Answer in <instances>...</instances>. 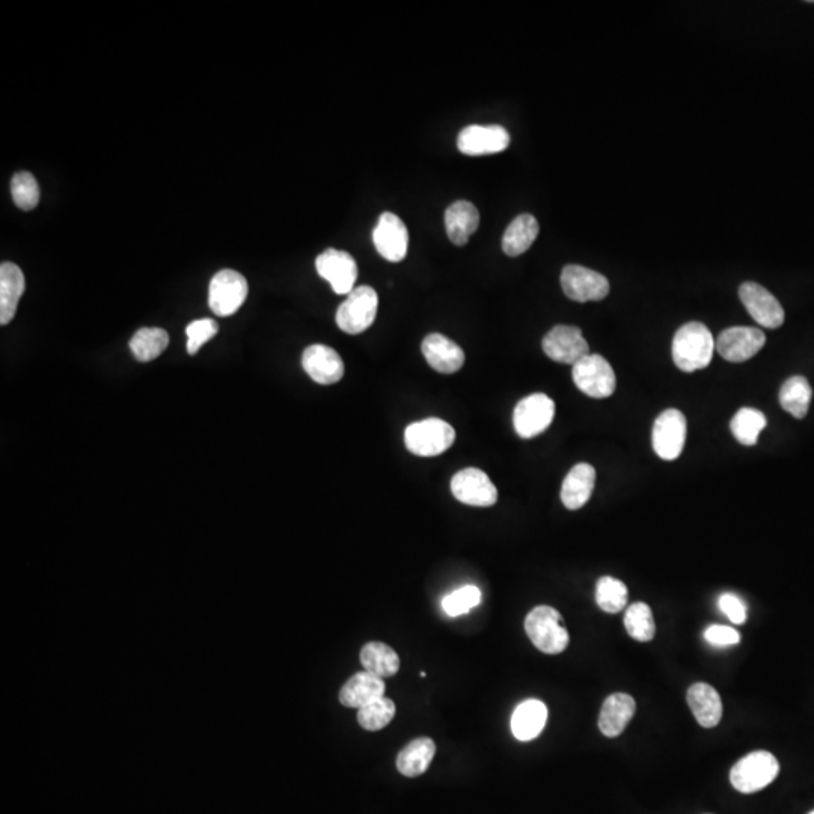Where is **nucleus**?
<instances>
[{
  "instance_id": "obj_1",
  "label": "nucleus",
  "mask_w": 814,
  "mask_h": 814,
  "mask_svg": "<svg viewBox=\"0 0 814 814\" xmlns=\"http://www.w3.org/2000/svg\"><path fill=\"white\" fill-rule=\"evenodd\" d=\"M715 340L712 332L700 322H689L673 338V361L685 373L703 370L714 358Z\"/></svg>"
},
{
  "instance_id": "obj_2",
  "label": "nucleus",
  "mask_w": 814,
  "mask_h": 814,
  "mask_svg": "<svg viewBox=\"0 0 814 814\" xmlns=\"http://www.w3.org/2000/svg\"><path fill=\"white\" fill-rule=\"evenodd\" d=\"M525 632L531 643L546 655H560L569 646V632L560 613L552 606H537L525 619Z\"/></svg>"
},
{
  "instance_id": "obj_3",
  "label": "nucleus",
  "mask_w": 814,
  "mask_h": 814,
  "mask_svg": "<svg viewBox=\"0 0 814 814\" xmlns=\"http://www.w3.org/2000/svg\"><path fill=\"white\" fill-rule=\"evenodd\" d=\"M456 432L447 421L427 418L407 426L404 430V444L415 456L435 457L453 447Z\"/></svg>"
},
{
  "instance_id": "obj_4",
  "label": "nucleus",
  "mask_w": 814,
  "mask_h": 814,
  "mask_svg": "<svg viewBox=\"0 0 814 814\" xmlns=\"http://www.w3.org/2000/svg\"><path fill=\"white\" fill-rule=\"evenodd\" d=\"M379 307V296L370 285L356 287L338 308V328L350 335L362 334L373 326Z\"/></svg>"
},
{
  "instance_id": "obj_5",
  "label": "nucleus",
  "mask_w": 814,
  "mask_h": 814,
  "mask_svg": "<svg viewBox=\"0 0 814 814\" xmlns=\"http://www.w3.org/2000/svg\"><path fill=\"white\" fill-rule=\"evenodd\" d=\"M780 765L774 754L754 751L742 757L730 772L732 786L741 793H754L768 787L777 778Z\"/></svg>"
},
{
  "instance_id": "obj_6",
  "label": "nucleus",
  "mask_w": 814,
  "mask_h": 814,
  "mask_svg": "<svg viewBox=\"0 0 814 814\" xmlns=\"http://www.w3.org/2000/svg\"><path fill=\"white\" fill-rule=\"evenodd\" d=\"M573 382L591 398H608L617 388L613 367L600 355H587L573 365Z\"/></svg>"
},
{
  "instance_id": "obj_7",
  "label": "nucleus",
  "mask_w": 814,
  "mask_h": 814,
  "mask_svg": "<svg viewBox=\"0 0 814 814\" xmlns=\"http://www.w3.org/2000/svg\"><path fill=\"white\" fill-rule=\"evenodd\" d=\"M248 293V281L242 273L230 269L221 270L210 281V308L216 316H233L245 303Z\"/></svg>"
},
{
  "instance_id": "obj_8",
  "label": "nucleus",
  "mask_w": 814,
  "mask_h": 814,
  "mask_svg": "<svg viewBox=\"0 0 814 814\" xmlns=\"http://www.w3.org/2000/svg\"><path fill=\"white\" fill-rule=\"evenodd\" d=\"M554 417V400L537 392L519 401L513 412V426L522 439H533L551 426Z\"/></svg>"
},
{
  "instance_id": "obj_9",
  "label": "nucleus",
  "mask_w": 814,
  "mask_h": 814,
  "mask_svg": "<svg viewBox=\"0 0 814 814\" xmlns=\"http://www.w3.org/2000/svg\"><path fill=\"white\" fill-rule=\"evenodd\" d=\"M686 418L677 409H667L656 418L653 426V450L662 460L679 459L686 441Z\"/></svg>"
},
{
  "instance_id": "obj_10",
  "label": "nucleus",
  "mask_w": 814,
  "mask_h": 814,
  "mask_svg": "<svg viewBox=\"0 0 814 814\" xmlns=\"http://www.w3.org/2000/svg\"><path fill=\"white\" fill-rule=\"evenodd\" d=\"M564 294L575 302H596L609 293V282L602 273L594 272L578 264H569L561 272Z\"/></svg>"
},
{
  "instance_id": "obj_11",
  "label": "nucleus",
  "mask_w": 814,
  "mask_h": 814,
  "mask_svg": "<svg viewBox=\"0 0 814 814\" xmlns=\"http://www.w3.org/2000/svg\"><path fill=\"white\" fill-rule=\"evenodd\" d=\"M451 492L462 504L472 507H492L498 501V490L486 472L466 468L457 472L451 480Z\"/></svg>"
},
{
  "instance_id": "obj_12",
  "label": "nucleus",
  "mask_w": 814,
  "mask_h": 814,
  "mask_svg": "<svg viewBox=\"0 0 814 814\" xmlns=\"http://www.w3.org/2000/svg\"><path fill=\"white\" fill-rule=\"evenodd\" d=\"M543 352L552 361L575 365L590 355V347L582 331L576 326L558 325L543 338Z\"/></svg>"
},
{
  "instance_id": "obj_13",
  "label": "nucleus",
  "mask_w": 814,
  "mask_h": 814,
  "mask_svg": "<svg viewBox=\"0 0 814 814\" xmlns=\"http://www.w3.org/2000/svg\"><path fill=\"white\" fill-rule=\"evenodd\" d=\"M317 273L331 284L337 294L349 296L358 281V264L349 252L328 249L317 257Z\"/></svg>"
},
{
  "instance_id": "obj_14",
  "label": "nucleus",
  "mask_w": 814,
  "mask_h": 814,
  "mask_svg": "<svg viewBox=\"0 0 814 814\" xmlns=\"http://www.w3.org/2000/svg\"><path fill=\"white\" fill-rule=\"evenodd\" d=\"M739 297L754 322L763 328L777 329L784 323V310L777 297L756 282H744L739 287Z\"/></svg>"
},
{
  "instance_id": "obj_15",
  "label": "nucleus",
  "mask_w": 814,
  "mask_h": 814,
  "mask_svg": "<svg viewBox=\"0 0 814 814\" xmlns=\"http://www.w3.org/2000/svg\"><path fill=\"white\" fill-rule=\"evenodd\" d=\"M766 337L760 329L735 326L721 332L715 349L729 362H745L756 356L765 346Z\"/></svg>"
},
{
  "instance_id": "obj_16",
  "label": "nucleus",
  "mask_w": 814,
  "mask_h": 814,
  "mask_svg": "<svg viewBox=\"0 0 814 814\" xmlns=\"http://www.w3.org/2000/svg\"><path fill=\"white\" fill-rule=\"evenodd\" d=\"M373 243L377 252L391 263H400L409 248V231L394 213H383L373 231Z\"/></svg>"
},
{
  "instance_id": "obj_17",
  "label": "nucleus",
  "mask_w": 814,
  "mask_h": 814,
  "mask_svg": "<svg viewBox=\"0 0 814 814\" xmlns=\"http://www.w3.org/2000/svg\"><path fill=\"white\" fill-rule=\"evenodd\" d=\"M510 145V135L502 126H468L459 133L457 148L466 156H489L504 151Z\"/></svg>"
},
{
  "instance_id": "obj_18",
  "label": "nucleus",
  "mask_w": 814,
  "mask_h": 814,
  "mask_svg": "<svg viewBox=\"0 0 814 814\" xmlns=\"http://www.w3.org/2000/svg\"><path fill=\"white\" fill-rule=\"evenodd\" d=\"M305 373L319 385H334L344 376V362L337 350L325 344H313L302 355Z\"/></svg>"
},
{
  "instance_id": "obj_19",
  "label": "nucleus",
  "mask_w": 814,
  "mask_h": 814,
  "mask_svg": "<svg viewBox=\"0 0 814 814\" xmlns=\"http://www.w3.org/2000/svg\"><path fill=\"white\" fill-rule=\"evenodd\" d=\"M421 350L427 364L438 373H457L465 364V352L460 349L459 344L442 334L427 335Z\"/></svg>"
},
{
  "instance_id": "obj_20",
  "label": "nucleus",
  "mask_w": 814,
  "mask_h": 814,
  "mask_svg": "<svg viewBox=\"0 0 814 814\" xmlns=\"http://www.w3.org/2000/svg\"><path fill=\"white\" fill-rule=\"evenodd\" d=\"M637 704L628 694H613L606 698L600 709L599 730L606 738H617L625 732L628 724L634 718Z\"/></svg>"
},
{
  "instance_id": "obj_21",
  "label": "nucleus",
  "mask_w": 814,
  "mask_h": 814,
  "mask_svg": "<svg viewBox=\"0 0 814 814\" xmlns=\"http://www.w3.org/2000/svg\"><path fill=\"white\" fill-rule=\"evenodd\" d=\"M695 720L704 729H714L723 718V701L714 686L694 683L686 694Z\"/></svg>"
},
{
  "instance_id": "obj_22",
  "label": "nucleus",
  "mask_w": 814,
  "mask_h": 814,
  "mask_svg": "<svg viewBox=\"0 0 814 814\" xmlns=\"http://www.w3.org/2000/svg\"><path fill=\"white\" fill-rule=\"evenodd\" d=\"M596 484V469L588 463H578L570 469L561 486V501L569 510H579L590 501Z\"/></svg>"
},
{
  "instance_id": "obj_23",
  "label": "nucleus",
  "mask_w": 814,
  "mask_h": 814,
  "mask_svg": "<svg viewBox=\"0 0 814 814\" xmlns=\"http://www.w3.org/2000/svg\"><path fill=\"white\" fill-rule=\"evenodd\" d=\"M26 281L22 269L14 263L0 266V325L7 326L16 316Z\"/></svg>"
},
{
  "instance_id": "obj_24",
  "label": "nucleus",
  "mask_w": 814,
  "mask_h": 814,
  "mask_svg": "<svg viewBox=\"0 0 814 814\" xmlns=\"http://www.w3.org/2000/svg\"><path fill=\"white\" fill-rule=\"evenodd\" d=\"M385 694V682L380 677L362 671L350 677L340 691V703L350 709H361Z\"/></svg>"
},
{
  "instance_id": "obj_25",
  "label": "nucleus",
  "mask_w": 814,
  "mask_h": 814,
  "mask_svg": "<svg viewBox=\"0 0 814 814\" xmlns=\"http://www.w3.org/2000/svg\"><path fill=\"white\" fill-rule=\"evenodd\" d=\"M480 225V213L469 201H456L445 212V230L456 246H465Z\"/></svg>"
},
{
  "instance_id": "obj_26",
  "label": "nucleus",
  "mask_w": 814,
  "mask_h": 814,
  "mask_svg": "<svg viewBox=\"0 0 814 814\" xmlns=\"http://www.w3.org/2000/svg\"><path fill=\"white\" fill-rule=\"evenodd\" d=\"M548 707L540 700H527L516 707L512 717V732L518 741L536 739L545 729Z\"/></svg>"
},
{
  "instance_id": "obj_27",
  "label": "nucleus",
  "mask_w": 814,
  "mask_h": 814,
  "mask_svg": "<svg viewBox=\"0 0 814 814\" xmlns=\"http://www.w3.org/2000/svg\"><path fill=\"white\" fill-rule=\"evenodd\" d=\"M436 754V744L430 738H418L409 742L397 756V769L404 777L415 778L423 775L432 765Z\"/></svg>"
},
{
  "instance_id": "obj_28",
  "label": "nucleus",
  "mask_w": 814,
  "mask_h": 814,
  "mask_svg": "<svg viewBox=\"0 0 814 814\" xmlns=\"http://www.w3.org/2000/svg\"><path fill=\"white\" fill-rule=\"evenodd\" d=\"M539 231V222L533 215L525 213V215L518 216L505 230L504 237H502V251L508 257H519L536 242Z\"/></svg>"
},
{
  "instance_id": "obj_29",
  "label": "nucleus",
  "mask_w": 814,
  "mask_h": 814,
  "mask_svg": "<svg viewBox=\"0 0 814 814\" xmlns=\"http://www.w3.org/2000/svg\"><path fill=\"white\" fill-rule=\"evenodd\" d=\"M361 664L365 671L380 677V679L395 676L400 670V658H398L397 652L386 646V644L377 643V641L365 644L362 647Z\"/></svg>"
},
{
  "instance_id": "obj_30",
  "label": "nucleus",
  "mask_w": 814,
  "mask_h": 814,
  "mask_svg": "<svg viewBox=\"0 0 814 814\" xmlns=\"http://www.w3.org/2000/svg\"><path fill=\"white\" fill-rule=\"evenodd\" d=\"M811 397H813V391H811L810 383L802 376L790 377L780 389L781 407L798 420H802L808 414Z\"/></svg>"
},
{
  "instance_id": "obj_31",
  "label": "nucleus",
  "mask_w": 814,
  "mask_h": 814,
  "mask_svg": "<svg viewBox=\"0 0 814 814\" xmlns=\"http://www.w3.org/2000/svg\"><path fill=\"white\" fill-rule=\"evenodd\" d=\"M169 335L165 329L144 328L139 329L132 340H130V350L136 361L150 362L159 358L168 349Z\"/></svg>"
},
{
  "instance_id": "obj_32",
  "label": "nucleus",
  "mask_w": 814,
  "mask_h": 814,
  "mask_svg": "<svg viewBox=\"0 0 814 814\" xmlns=\"http://www.w3.org/2000/svg\"><path fill=\"white\" fill-rule=\"evenodd\" d=\"M766 427V417L763 412L753 407H742L741 411L733 417L730 423L733 436L739 444L753 447L759 441L760 433Z\"/></svg>"
},
{
  "instance_id": "obj_33",
  "label": "nucleus",
  "mask_w": 814,
  "mask_h": 814,
  "mask_svg": "<svg viewBox=\"0 0 814 814\" xmlns=\"http://www.w3.org/2000/svg\"><path fill=\"white\" fill-rule=\"evenodd\" d=\"M628 587L613 576H603L596 584V603L602 611L617 614L626 608Z\"/></svg>"
},
{
  "instance_id": "obj_34",
  "label": "nucleus",
  "mask_w": 814,
  "mask_h": 814,
  "mask_svg": "<svg viewBox=\"0 0 814 814\" xmlns=\"http://www.w3.org/2000/svg\"><path fill=\"white\" fill-rule=\"evenodd\" d=\"M625 628L635 641H640V643L652 641L655 637L656 626L650 606L644 602L632 603L626 609Z\"/></svg>"
},
{
  "instance_id": "obj_35",
  "label": "nucleus",
  "mask_w": 814,
  "mask_h": 814,
  "mask_svg": "<svg viewBox=\"0 0 814 814\" xmlns=\"http://www.w3.org/2000/svg\"><path fill=\"white\" fill-rule=\"evenodd\" d=\"M395 717V704L391 698H379L358 710L359 726L368 732L385 729Z\"/></svg>"
},
{
  "instance_id": "obj_36",
  "label": "nucleus",
  "mask_w": 814,
  "mask_h": 814,
  "mask_svg": "<svg viewBox=\"0 0 814 814\" xmlns=\"http://www.w3.org/2000/svg\"><path fill=\"white\" fill-rule=\"evenodd\" d=\"M14 204L23 212H31L40 202V186L31 172H17L11 180Z\"/></svg>"
},
{
  "instance_id": "obj_37",
  "label": "nucleus",
  "mask_w": 814,
  "mask_h": 814,
  "mask_svg": "<svg viewBox=\"0 0 814 814\" xmlns=\"http://www.w3.org/2000/svg\"><path fill=\"white\" fill-rule=\"evenodd\" d=\"M481 591L475 585H465L459 590L453 591L442 600V608L450 617L462 616L468 613L469 609L480 605Z\"/></svg>"
},
{
  "instance_id": "obj_38",
  "label": "nucleus",
  "mask_w": 814,
  "mask_h": 814,
  "mask_svg": "<svg viewBox=\"0 0 814 814\" xmlns=\"http://www.w3.org/2000/svg\"><path fill=\"white\" fill-rule=\"evenodd\" d=\"M218 331V323L212 319L195 320V322L190 323L186 328L187 352H189V355H196L207 341L216 337Z\"/></svg>"
},
{
  "instance_id": "obj_39",
  "label": "nucleus",
  "mask_w": 814,
  "mask_h": 814,
  "mask_svg": "<svg viewBox=\"0 0 814 814\" xmlns=\"http://www.w3.org/2000/svg\"><path fill=\"white\" fill-rule=\"evenodd\" d=\"M718 605L733 625H744L747 622V605L735 593H724L718 600Z\"/></svg>"
},
{
  "instance_id": "obj_40",
  "label": "nucleus",
  "mask_w": 814,
  "mask_h": 814,
  "mask_svg": "<svg viewBox=\"0 0 814 814\" xmlns=\"http://www.w3.org/2000/svg\"><path fill=\"white\" fill-rule=\"evenodd\" d=\"M704 640L715 647L736 646L741 643V634L730 626L714 625L704 631Z\"/></svg>"
},
{
  "instance_id": "obj_41",
  "label": "nucleus",
  "mask_w": 814,
  "mask_h": 814,
  "mask_svg": "<svg viewBox=\"0 0 814 814\" xmlns=\"http://www.w3.org/2000/svg\"><path fill=\"white\" fill-rule=\"evenodd\" d=\"M810 814H814V811H811V813H810Z\"/></svg>"
}]
</instances>
